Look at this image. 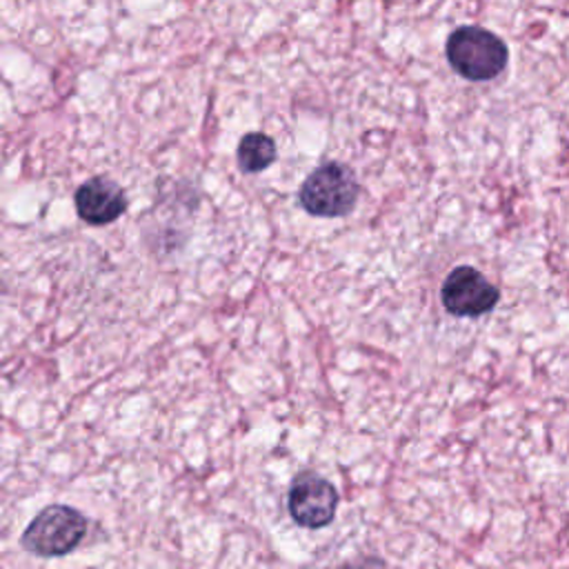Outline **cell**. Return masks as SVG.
Wrapping results in <instances>:
<instances>
[{
  "mask_svg": "<svg viewBox=\"0 0 569 569\" xmlns=\"http://www.w3.org/2000/svg\"><path fill=\"white\" fill-rule=\"evenodd\" d=\"M358 182L349 167L329 162L307 176L300 187V204L318 218H338L353 209Z\"/></svg>",
  "mask_w": 569,
  "mask_h": 569,
  "instance_id": "obj_3",
  "label": "cell"
},
{
  "mask_svg": "<svg viewBox=\"0 0 569 569\" xmlns=\"http://www.w3.org/2000/svg\"><path fill=\"white\" fill-rule=\"evenodd\" d=\"M338 569H385V562H380L378 558H365V560H358V562H347Z\"/></svg>",
  "mask_w": 569,
  "mask_h": 569,
  "instance_id": "obj_8",
  "label": "cell"
},
{
  "mask_svg": "<svg viewBox=\"0 0 569 569\" xmlns=\"http://www.w3.org/2000/svg\"><path fill=\"white\" fill-rule=\"evenodd\" d=\"M442 305L460 318H476L491 311L498 302V289L473 267L453 269L442 282Z\"/></svg>",
  "mask_w": 569,
  "mask_h": 569,
  "instance_id": "obj_5",
  "label": "cell"
},
{
  "mask_svg": "<svg viewBox=\"0 0 569 569\" xmlns=\"http://www.w3.org/2000/svg\"><path fill=\"white\" fill-rule=\"evenodd\" d=\"M447 60L465 80L482 82L500 76L507 67L505 42L480 27H458L447 40Z\"/></svg>",
  "mask_w": 569,
  "mask_h": 569,
  "instance_id": "obj_1",
  "label": "cell"
},
{
  "mask_svg": "<svg viewBox=\"0 0 569 569\" xmlns=\"http://www.w3.org/2000/svg\"><path fill=\"white\" fill-rule=\"evenodd\" d=\"M287 509L296 525L305 529H322L336 516L338 491L327 478L313 471H302L289 485Z\"/></svg>",
  "mask_w": 569,
  "mask_h": 569,
  "instance_id": "obj_4",
  "label": "cell"
},
{
  "mask_svg": "<svg viewBox=\"0 0 569 569\" xmlns=\"http://www.w3.org/2000/svg\"><path fill=\"white\" fill-rule=\"evenodd\" d=\"M127 209V196L122 187L107 178L98 176L82 182L76 191V211L89 224H107L120 218Z\"/></svg>",
  "mask_w": 569,
  "mask_h": 569,
  "instance_id": "obj_6",
  "label": "cell"
},
{
  "mask_svg": "<svg viewBox=\"0 0 569 569\" xmlns=\"http://www.w3.org/2000/svg\"><path fill=\"white\" fill-rule=\"evenodd\" d=\"M87 533V518L69 505L44 507L24 529L22 547L36 556H64L73 551Z\"/></svg>",
  "mask_w": 569,
  "mask_h": 569,
  "instance_id": "obj_2",
  "label": "cell"
},
{
  "mask_svg": "<svg viewBox=\"0 0 569 569\" xmlns=\"http://www.w3.org/2000/svg\"><path fill=\"white\" fill-rule=\"evenodd\" d=\"M276 160V144L269 136L251 131L238 144V164L247 173H258Z\"/></svg>",
  "mask_w": 569,
  "mask_h": 569,
  "instance_id": "obj_7",
  "label": "cell"
}]
</instances>
